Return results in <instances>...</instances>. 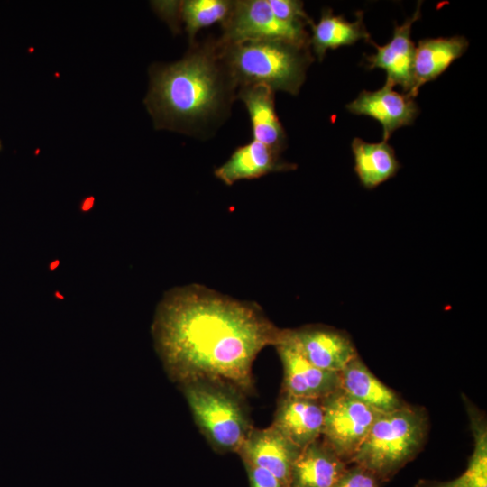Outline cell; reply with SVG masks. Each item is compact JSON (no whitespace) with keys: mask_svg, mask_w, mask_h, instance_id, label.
I'll use <instances>...</instances> for the list:
<instances>
[{"mask_svg":"<svg viewBox=\"0 0 487 487\" xmlns=\"http://www.w3.org/2000/svg\"><path fill=\"white\" fill-rule=\"evenodd\" d=\"M275 348L283 367L282 393L322 400L340 389L339 372L316 367L282 338Z\"/></svg>","mask_w":487,"mask_h":487,"instance_id":"obj_12","label":"cell"},{"mask_svg":"<svg viewBox=\"0 0 487 487\" xmlns=\"http://www.w3.org/2000/svg\"><path fill=\"white\" fill-rule=\"evenodd\" d=\"M300 449L274 426L253 427L237 454L246 463L271 473L289 487L292 465Z\"/></svg>","mask_w":487,"mask_h":487,"instance_id":"obj_9","label":"cell"},{"mask_svg":"<svg viewBox=\"0 0 487 487\" xmlns=\"http://www.w3.org/2000/svg\"><path fill=\"white\" fill-rule=\"evenodd\" d=\"M274 16L284 23L306 26L313 20L303 8V2L298 0H267Z\"/></svg>","mask_w":487,"mask_h":487,"instance_id":"obj_23","label":"cell"},{"mask_svg":"<svg viewBox=\"0 0 487 487\" xmlns=\"http://www.w3.org/2000/svg\"><path fill=\"white\" fill-rule=\"evenodd\" d=\"M144 104L156 129L207 135L230 112L237 87L223 63L216 40L194 42L183 58L149 69Z\"/></svg>","mask_w":487,"mask_h":487,"instance_id":"obj_2","label":"cell"},{"mask_svg":"<svg viewBox=\"0 0 487 487\" xmlns=\"http://www.w3.org/2000/svg\"><path fill=\"white\" fill-rule=\"evenodd\" d=\"M282 339L292 345L308 362L326 371L339 372L358 355L346 333L326 326L283 329Z\"/></svg>","mask_w":487,"mask_h":487,"instance_id":"obj_8","label":"cell"},{"mask_svg":"<svg viewBox=\"0 0 487 487\" xmlns=\"http://www.w3.org/2000/svg\"><path fill=\"white\" fill-rule=\"evenodd\" d=\"M323 424L321 400L280 392L271 425L300 449L320 438Z\"/></svg>","mask_w":487,"mask_h":487,"instance_id":"obj_13","label":"cell"},{"mask_svg":"<svg viewBox=\"0 0 487 487\" xmlns=\"http://www.w3.org/2000/svg\"><path fill=\"white\" fill-rule=\"evenodd\" d=\"M393 87L385 82L378 90H363L354 101L346 105L350 113L368 115L377 120L382 126L383 142H388L397 129L412 124L419 114L414 98L395 91Z\"/></svg>","mask_w":487,"mask_h":487,"instance_id":"obj_10","label":"cell"},{"mask_svg":"<svg viewBox=\"0 0 487 487\" xmlns=\"http://www.w3.org/2000/svg\"><path fill=\"white\" fill-rule=\"evenodd\" d=\"M220 43L245 40L277 39L310 47V35L304 26L278 20L267 0L234 1L228 17L221 23Z\"/></svg>","mask_w":487,"mask_h":487,"instance_id":"obj_7","label":"cell"},{"mask_svg":"<svg viewBox=\"0 0 487 487\" xmlns=\"http://www.w3.org/2000/svg\"><path fill=\"white\" fill-rule=\"evenodd\" d=\"M473 436V451L465 471L447 482L421 481L415 487H487V427L482 415L466 403Z\"/></svg>","mask_w":487,"mask_h":487,"instance_id":"obj_21","label":"cell"},{"mask_svg":"<svg viewBox=\"0 0 487 487\" xmlns=\"http://www.w3.org/2000/svg\"><path fill=\"white\" fill-rule=\"evenodd\" d=\"M468 46L469 42L464 36L420 40L415 47L410 96L415 98L424 84L439 77L466 51Z\"/></svg>","mask_w":487,"mask_h":487,"instance_id":"obj_17","label":"cell"},{"mask_svg":"<svg viewBox=\"0 0 487 487\" xmlns=\"http://www.w3.org/2000/svg\"><path fill=\"white\" fill-rule=\"evenodd\" d=\"M427 432L424 410L405 404L381 412L352 458L378 479L389 478L423 446Z\"/></svg>","mask_w":487,"mask_h":487,"instance_id":"obj_5","label":"cell"},{"mask_svg":"<svg viewBox=\"0 0 487 487\" xmlns=\"http://www.w3.org/2000/svg\"><path fill=\"white\" fill-rule=\"evenodd\" d=\"M323 440L345 463L351 462L381 412L355 400L341 389L321 400Z\"/></svg>","mask_w":487,"mask_h":487,"instance_id":"obj_6","label":"cell"},{"mask_svg":"<svg viewBox=\"0 0 487 487\" xmlns=\"http://www.w3.org/2000/svg\"><path fill=\"white\" fill-rule=\"evenodd\" d=\"M234 1L231 0H184L178 1V23L182 22L190 44L197 32L215 23H222L229 15Z\"/></svg>","mask_w":487,"mask_h":487,"instance_id":"obj_22","label":"cell"},{"mask_svg":"<svg viewBox=\"0 0 487 487\" xmlns=\"http://www.w3.org/2000/svg\"><path fill=\"white\" fill-rule=\"evenodd\" d=\"M274 96L275 91L264 85L244 86L236 93L248 111L253 140L281 152L287 146V135L275 110Z\"/></svg>","mask_w":487,"mask_h":487,"instance_id":"obj_15","label":"cell"},{"mask_svg":"<svg viewBox=\"0 0 487 487\" xmlns=\"http://www.w3.org/2000/svg\"><path fill=\"white\" fill-rule=\"evenodd\" d=\"M296 165L287 162L280 152L252 140L237 147L229 159L216 168L214 174L227 186L242 179H258L272 172L293 170Z\"/></svg>","mask_w":487,"mask_h":487,"instance_id":"obj_14","label":"cell"},{"mask_svg":"<svg viewBox=\"0 0 487 487\" xmlns=\"http://www.w3.org/2000/svg\"><path fill=\"white\" fill-rule=\"evenodd\" d=\"M246 469L250 487H286L271 473L262 468L244 463Z\"/></svg>","mask_w":487,"mask_h":487,"instance_id":"obj_25","label":"cell"},{"mask_svg":"<svg viewBox=\"0 0 487 487\" xmlns=\"http://www.w3.org/2000/svg\"><path fill=\"white\" fill-rule=\"evenodd\" d=\"M378 480L372 473L355 464L346 468L332 487H378Z\"/></svg>","mask_w":487,"mask_h":487,"instance_id":"obj_24","label":"cell"},{"mask_svg":"<svg viewBox=\"0 0 487 487\" xmlns=\"http://www.w3.org/2000/svg\"><path fill=\"white\" fill-rule=\"evenodd\" d=\"M340 389L379 412H390L405 403L396 392L377 379L359 355L340 372Z\"/></svg>","mask_w":487,"mask_h":487,"instance_id":"obj_18","label":"cell"},{"mask_svg":"<svg viewBox=\"0 0 487 487\" xmlns=\"http://www.w3.org/2000/svg\"><path fill=\"white\" fill-rule=\"evenodd\" d=\"M351 148L354 171L367 189H372L394 177L400 168L393 148L387 142L370 143L354 138Z\"/></svg>","mask_w":487,"mask_h":487,"instance_id":"obj_20","label":"cell"},{"mask_svg":"<svg viewBox=\"0 0 487 487\" xmlns=\"http://www.w3.org/2000/svg\"><path fill=\"white\" fill-rule=\"evenodd\" d=\"M193 419L218 453H237L253 427L245 394L218 380H195L179 385Z\"/></svg>","mask_w":487,"mask_h":487,"instance_id":"obj_4","label":"cell"},{"mask_svg":"<svg viewBox=\"0 0 487 487\" xmlns=\"http://www.w3.org/2000/svg\"><path fill=\"white\" fill-rule=\"evenodd\" d=\"M152 333L173 382L218 380L251 395L253 363L263 348L281 341L283 329L254 302L191 284L165 293Z\"/></svg>","mask_w":487,"mask_h":487,"instance_id":"obj_1","label":"cell"},{"mask_svg":"<svg viewBox=\"0 0 487 487\" xmlns=\"http://www.w3.org/2000/svg\"><path fill=\"white\" fill-rule=\"evenodd\" d=\"M216 44L220 58L237 89L264 85L297 96L314 60L310 47L277 39L245 40Z\"/></svg>","mask_w":487,"mask_h":487,"instance_id":"obj_3","label":"cell"},{"mask_svg":"<svg viewBox=\"0 0 487 487\" xmlns=\"http://www.w3.org/2000/svg\"><path fill=\"white\" fill-rule=\"evenodd\" d=\"M346 463L320 438L304 447L295 460L289 487H332Z\"/></svg>","mask_w":487,"mask_h":487,"instance_id":"obj_16","label":"cell"},{"mask_svg":"<svg viewBox=\"0 0 487 487\" xmlns=\"http://www.w3.org/2000/svg\"><path fill=\"white\" fill-rule=\"evenodd\" d=\"M420 18V3L411 17L400 25H395L391 40L380 46L370 42L377 50L376 53L366 56L367 69H381L386 71V82L400 86L402 93L410 96L413 87V63L415 45L411 40L412 24Z\"/></svg>","mask_w":487,"mask_h":487,"instance_id":"obj_11","label":"cell"},{"mask_svg":"<svg viewBox=\"0 0 487 487\" xmlns=\"http://www.w3.org/2000/svg\"><path fill=\"white\" fill-rule=\"evenodd\" d=\"M309 26L312 32L309 37L310 47L319 61L323 60L328 50L352 45L360 40L367 42L372 40L361 12L356 21L348 22L342 16L335 15L331 9L325 8L317 23L313 22Z\"/></svg>","mask_w":487,"mask_h":487,"instance_id":"obj_19","label":"cell"}]
</instances>
